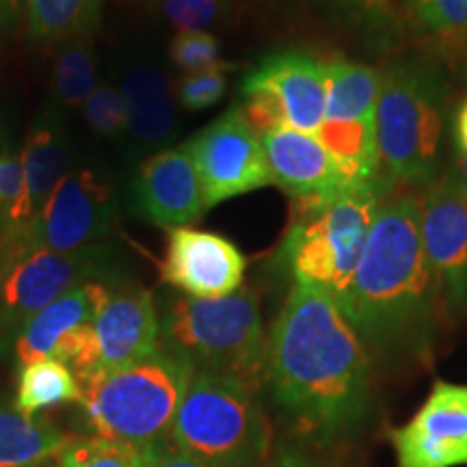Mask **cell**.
<instances>
[{"label":"cell","mask_w":467,"mask_h":467,"mask_svg":"<svg viewBox=\"0 0 467 467\" xmlns=\"http://www.w3.org/2000/svg\"><path fill=\"white\" fill-rule=\"evenodd\" d=\"M266 383L296 435L353 441L372 418L370 353L334 296L295 282L266 337Z\"/></svg>","instance_id":"obj_1"},{"label":"cell","mask_w":467,"mask_h":467,"mask_svg":"<svg viewBox=\"0 0 467 467\" xmlns=\"http://www.w3.org/2000/svg\"><path fill=\"white\" fill-rule=\"evenodd\" d=\"M422 197L383 202L368 234L342 312L377 358H429L440 334L443 296L422 244Z\"/></svg>","instance_id":"obj_2"},{"label":"cell","mask_w":467,"mask_h":467,"mask_svg":"<svg viewBox=\"0 0 467 467\" xmlns=\"http://www.w3.org/2000/svg\"><path fill=\"white\" fill-rule=\"evenodd\" d=\"M192 375L189 361L161 344L137 364L80 377L78 405L96 435L143 451L169 440Z\"/></svg>","instance_id":"obj_3"},{"label":"cell","mask_w":467,"mask_h":467,"mask_svg":"<svg viewBox=\"0 0 467 467\" xmlns=\"http://www.w3.org/2000/svg\"><path fill=\"white\" fill-rule=\"evenodd\" d=\"M383 184L372 182L295 200L292 225L279 249L295 282L327 292L340 306L383 203Z\"/></svg>","instance_id":"obj_4"},{"label":"cell","mask_w":467,"mask_h":467,"mask_svg":"<svg viewBox=\"0 0 467 467\" xmlns=\"http://www.w3.org/2000/svg\"><path fill=\"white\" fill-rule=\"evenodd\" d=\"M162 347L195 368L258 389L266 381V336L258 296L236 290L219 299L180 296L161 320Z\"/></svg>","instance_id":"obj_5"},{"label":"cell","mask_w":467,"mask_h":467,"mask_svg":"<svg viewBox=\"0 0 467 467\" xmlns=\"http://www.w3.org/2000/svg\"><path fill=\"white\" fill-rule=\"evenodd\" d=\"M169 441L206 467H265L271 426L255 389L234 379L195 372Z\"/></svg>","instance_id":"obj_6"},{"label":"cell","mask_w":467,"mask_h":467,"mask_svg":"<svg viewBox=\"0 0 467 467\" xmlns=\"http://www.w3.org/2000/svg\"><path fill=\"white\" fill-rule=\"evenodd\" d=\"M375 117L385 189L433 182L441 141V109L433 85L411 67H388L379 76Z\"/></svg>","instance_id":"obj_7"},{"label":"cell","mask_w":467,"mask_h":467,"mask_svg":"<svg viewBox=\"0 0 467 467\" xmlns=\"http://www.w3.org/2000/svg\"><path fill=\"white\" fill-rule=\"evenodd\" d=\"M109 279L113 266L100 244L72 254L37 249L0 255V353L9 350L22 327L58 296Z\"/></svg>","instance_id":"obj_8"},{"label":"cell","mask_w":467,"mask_h":467,"mask_svg":"<svg viewBox=\"0 0 467 467\" xmlns=\"http://www.w3.org/2000/svg\"><path fill=\"white\" fill-rule=\"evenodd\" d=\"M327 63L299 50L273 52L243 80L238 104L247 124L266 134L288 126L317 134L325 119Z\"/></svg>","instance_id":"obj_9"},{"label":"cell","mask_w":467,"mask_h":467,"mask_svg":"<svg viewBox=\"0 0 467 467\" xmlns=\"http://www.w3.org/2000/svg\"><path fill=\"white\" fill-rule=\"evenodd\" d=\"M113 200L107 184H102L87 169L69 171L46 200L42 213L16 243L0 249L3 254L20 251H72L96 247L113 223Z\"/></svg>","instance_id":"obj_10"},{"label":"cell","mask_w":467,"mask_h":467,"mask_svg":"<svg viewBox=\"0 0 467 467\" xmlns=\"http://www.w3.org/2000/svg\"><path fill=\"white\" fill-rule=\"evenodd\" d=\"M200 173L206 208L273 184L262 139L232 107L186 143Z\"/></svg>","instance_id":"obj_11"},{"label":"cell","mask_w":467,"mask_h":467,"mask_svg":"<svg viewBox=\"0 0 467 467\" xmlns=\"http://www.w3.org/2000/svg\"><path fill=\"white\" fill-rule=\"evenodd\" d=\"M388 437L396 467H467V383L435 381L422 407Z\"/></svg>","instance_id":"obj_12"},{"label":"cell","mask_w":467,"mask_h":467,"mask_svg":"<svg viewBox=\"0 0 467 467\" xmlns=\"http://www.w3.org/2000/svg\"><path fill=\"white\" fill-rule=\"evenodd\" d=\"M420 230L446 312H461L467 307V195L452 173L426 189Z\"/></svg>","instance_id":"obj_13"},{"label":"cell","mask_w":467,"mask_h":467,"mask_svg":"<svg viewBox=\"0 0 467 467\" xmlns=\"http://www.w3.org/2000/svg\"><path fill=\"white\" fill-rule=\"evenodd\" d=\"M247 260L236 244L214 232L173 227L169 230L162 282L195 299H219L241 290Z\"/></svg>","instance_id":"obj_14"},{"label":"cell","mask_w":467,"mask_h":467,"mask_svg":"<svg viewBox=\"0 0 467 467\" xmlns=\"http://www.w3.org/2000/svg\"><path fill=\"white\" fill-rule=\"evenodd\" d=\"M139 214L161 227H186L206 213L200 173L189 148L165 150L143 162L132 182Z\"/></svg>","instance_id":"obj_15"},{"label":"cell","mask_w":467,"mask_h":467,"mask_svg":"<svg viewBox=\"0 0 467 467\" xmlns=\"http://www.w3.org/2000/svg\"><path fill=\"white\" fill-rule=\"evenodd\" d=\"M98 370L137 364L161 348V323L154 299L145 288L124 285L110 290L96 320Z\"/></svg>","instance_id":"obj_16"},{"label":"cell","mask_w":467,"mask_h":467,"mask_svg":"<svg viewBox=\"0 0 467 467\" xmlns=\"http://www.w3.org/2000/svg\"><path fill=\"white\" fill-rule=\"evenodd\" d=\"M260 139L273 184L288 192L292 200L331 195L348 189L317 134L282 126L262 134Z\"/></svg>","instance_id":"obj_17"},{"label":"cell","mask_w":467,"mask_h":467,"mask_svg":"<svg viewBox=\"0 0 467 467\" xmlns=\"http://www.w3.org/2000/svg\"><path fill=\"white\" fill-rule=\"evenodd\" d=\"M109 282H89L58 296L42 312H37L22 327L20 334L11 344V353L17 366L33 364L37 359L52 358L58 344L78 327L96 320L110 295Z\"/></svg>","instance_id":"obj_18"},{"label":"cell","mask_w":467,"mask_h":467,"mask_svg":"<svg viewBox=\"0 0 467 467\" xmlns=\"http://www.w3.org/2000/svg\"><path fill=\"white\" fill-rule=\"evenodd\" d=\"M126 107V130L137 141L162 143L175 130V100L161 69L143 66L132 69L121 87Z\"/></svg>","instance_id":"obj_19"},{"label":"cell","mask_w":467,"mask_h":467,"mask_svg":"<svg viewBox=\"0 0 467 467\" xmlns=\"http://www.w3.org/2000/svg\"><path fill=\"white\" fill-rule=\"evenodd\" d=\"M26 175V195L33 221L42 213L46 200L69 173V154L63 128L57 117H42L28 134L22 150Z\"/></svg>","instance_id":"obj_20"},{"label":"cell","mask_w":467,"mask_h":467,"mask_svg":"<svg viewBox=\"0 0 467 467\" xmlns=\"http://www.w3.org/2000/svg\"><path fill=\"white\" fill-rule=\"evenodd\" d=\"M67 437L50 420L26 416L0 399V467H35L57 459Z\"/></svg>","instance_id":"obj_21"},{"label":"cell","mask_w":467,"mask_h":467,"mask_svg":"<svg viewBox=\"0 0 467 467\" xmlns=\"http://www.w3.org/2000/svg\"><path fill=\"white\" fill-rule=\"evenodd\" d=\"M379 74L364 63L336 58L327 63V93L323 121L375 119Z\"/></svg>","instance_id":"obj_22"},{"label":"cell","mask_w":467,"mask_h":467,"mask_svg":"<svg viewBox=\"0 0 467 467\" xmlns=\"http://www.w3.org/2000/svg\"><path fill=\"white\" fill-rule=\"evenodd\" d=\"M78 377L63 361L46 358L22 366L14 400L17 411L26 416H39L46 409L63 405V402H78Z\"/></svg>","instance_id":"obj_23"},{"label":"cell","mask_w":467,"mask_h":467,"mask_svg":"<svg viewBox=\"0 0 467 467\" xmlns=\"http://www.w3.org/2000/svg\"><path fill=\"white\" fill-rule=\"evenodd\" d=\"M102 0H26V25L33 39L85 37L96 25Z\"/></svg>","instance_id":"obj_24"},{"label":"cell","mask_w":467,"mask_h":467,"mask_svg":"<svg viewBox=\"0 0 467 467\" xmlns=\"http://www.w3.org/2000/svg\"><path fill=\"white\" fill-rule=\"evenodd\" d=\"M96 87V66L89 39L76 37V42L63 48L57 58L55 91L58 100L67 107H80Z\"/></svg>","instance_id":"obj_25"},{"label":"cell","mask_w":467,"mask_h":467,"mask_svg":"<svg viewBox=\"0 0 467 467\" xmlns=\"http://www.w3.org/2000/svg\"><path fill=\"white\" fill-rule=\"evenodd\" d=\"M58 467H145L139 448L107 437H67L57 454Z\"/></svg>","instance_id":"obj_26"},{"label":"cell","mask_w":467,"mask_h":467,"mask_svg":"<svg viewBox=\"0 0 467 467\" xmlns=\"http://www.w3.org/2000/svg\"><path fill=\"white\" fill-rule=\"evenodd\" d=\"M413 20L441 37H467V0H405Z\"/></svg>","instance_id":"obj_27"},{"label":"cell","mask_w":467,"mask_h":467,"mask_svg":"<svg viewBox=\"0 0 467 467\" xmlns=\"http://www.w3.org/2000/svg\"><path fill=\"white\" fill-rule=\"evenodd\" d=\"M342 16L361 31L385 37L400 25V3L405 0H329Z\"/></svg>","instance_id":"obj_28"},{"label":"cell","mask_w":467,"mask_h":467,"mask_svg":"<svg viewBox=\"0 0 467 467\" xmlns=\"http://www.w3.org/2000/svg\"><path fill=\"white\" fill-rule=\"evenodd\" d=\"M173 63L186 74L213 72V69H227L219 58L217 37L206 31L180 33L171 42Z\"/></svg>","instance_id":"obj_29"},{"label":"cell","mask_w":467,"mask_h":467,"mask_svg":"<svg viewBox=\"0 0 467 467\" xmlns=\"http://www.w3.org/2000/svg\"><path fill=\"white\" fill-rule=\"evenodd\" d=\"M85 119L100 137H115L126 130V107L121 91L110 85H98L85 100Z\"/></svg>","instance_id":"obj_30"},{"label":"cell","mask_w":467,"mask_h":467,"mask_svg":"<svg viewBox=\"0 0 467 467\" xmlns=\"http://www.w3.org/2000/svg\"><path fill=\"white\" fill-rule=\"evenodd\" d=\"M162 11L180 33L203 31L225 14V0H162Z\"/></svg>","instance_id":"obj_31"},{"label":"cell","mask_w":467,"mask_h":467,"mask_svg":"<svg viewBox=\"0 0 467 467\" xmlns=\"http://www.w3.org/2000/svg\"><path fill=\"white\" fill-rule=\"evenodd\" d=\"M225 69H213V72L186 74L180 83V102L189 110H203L217 104L223 98L227 78Z\"/></svg>","instance_id":"obj_32"},{"label":"cell","mask_w":467,"mask_h":467,"mask_svg":"<svg viewBox=\"0 0 467 467\" xmlns=\"http://www.w3.org/2000/svg\"><path fill=\"white\" fill-rule=\"evenodd\" d=\"M141 454L145 467H206L195 457L180 451V448L169 440L151 443V446L143 448Z\"/></svg>","instance_id":"obj_33"},{"label":"cell","mask_w":467,"mask_h":467,"mask_svg":"<svg viewBox=\"0 0 467 467\" xmlns=\"http://www.w3.org/2000/svg\"><path fill=\"white\" fill-rule=\"evenodd\" d=\"M271 467H331L327 463H320V461L307 457L306 452H299V451H284L279 454L275 463Z\"/></svg>","instance_id":"obj_34"},{"label":"cell","mask_w":467,"mask_h":467,"mask_svg":"<svg viewBox=\"0 0 467 467\" xmlns=\"http://www.w3.org/2000/svg\"><path fill=\"white\" fill-rule=\"evenodd\" d=\"M22 0H0V26H9L20 14Z\"/></svg>","instance_id":"obj_35"},{"label":"cell","mask_w":467,"mask_h":467,"mask_svg":"<svg viewBox=\"0 0 467 467\" xmlns=\"http://www.w3.org/2000/svg\"><path fill=\"white\" fill-rule=\"evenodd\" d=\"M457 143L463 154H467V100L457 115Z\"/></svg>","instance_id":"obj_36"},{"label":"cell","mask_w":467,"mask_h":467,"mask_svg":"<svg viewBox=\"0 0 467 467\" xmlns=\"http://www.w3.org/2000/svg\"><path fill=\"white\" fill-rule=\"evenodd\" d=\"M452 175H454V180H457L459 186L465 191V195H467V154H463V151H461V156H459V161H457V167H454Z\"/></svg>","instance_id":"obj_37"},{"label":"cell","mask_w":467,"mask_h":467,"mask_svg":"<svg viewBox=\"0 0 467 467\" xmlns=\"http://www.w3.org/2000/svg\"><path fill=\"white\" fill-rule=\"evenodd\" d=\"M35 467H48V465H35Z\"/></svg>","instance_id":"obj_38"}]
</instances>
